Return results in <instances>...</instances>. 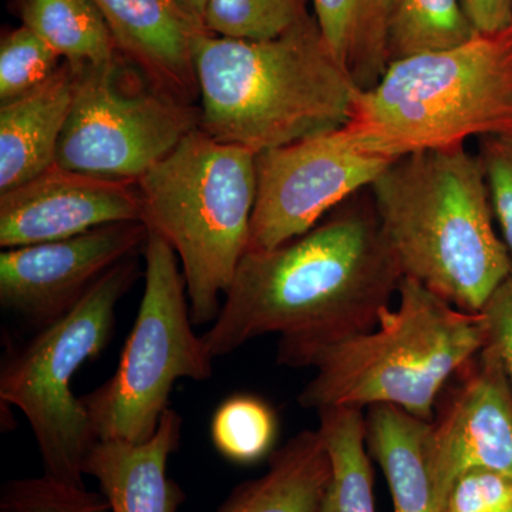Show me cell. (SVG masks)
I'll return each instance as SVG.
<instances>
[{
    "mask_svg": "<svg viewBox=\"0 0 512 512\" xmlns=\"http://www.w3.org/2000/svg\"><path fill=\"white\" fill-rule=\"evenodd\" d=\"M485 343L500 359L512 389V269L480 311Z\"/></svg>",
    "mask_w": 512,
    "mask_h": 512,
    "instance_id": "cell-29",
    "label": "cell"
},
{
    "mask_svg": "<svg viewBox=\"0 0 512 512\" xmlns=\"http://www.w3.org/2000/svg\"><path fill=\"white\" fill-rule=\"evenodd\" d=\"M23 26L63 57L74 72L109 69L120 52L93 0H20Z\"/></svg>",
    "mask_w": 512,
    "mask_h": 512,
    "instance_id": "cell-20",
    "label": "cell"
},
{
    "mask_svg": "<svg viewBox=\"0 0 512 512\" xmlns=\"http://www.w3.org/2000/svg\"><path fill=\"white\" fill-rule=\"evenodd\" d=\"M256 153L192 131L137 181L141 222L183 266L194 325L215 322L247 252L256 197Z\"/></svg>",
    "mask_w": 512,
    "mask_h": 512,
    "instance_id": "cell-6",
    "label": "cell"
},
{
    "mask_svg": "<svg viewBox=\"0 0 512 512\" xmlns=\"http://www.w3.org/2000/svg\"><path fill=\"white\" fill-rule=\"evenodd\" d=\"M315 20L330 52L360 90L379 82L389 66L390 0H312Z\"/></svg>",
    "mask_w": 512,
    "mask_h": 512,
    "instance_id": "cell-19",
    "label": "cell"
},
{
    "mask_svg": "<svg viewBox=\"0 0 512 512\" xmlns=\"http://www.w3.org/2000/svg\"><path fill=\"white\" fill-rule=\"evenodd\" d=\"M397 296V308L386 309L375 329L305 360L316 375L298 396L303 409L389 404L433 421L444 387L484 348L483 318L412 279H402Z\"/></svg>",
    "mask_w": 512,
    "mask_h": 512,
    "instance_id": "cell-4",
    "label": "cell"
},
{
    "mask_svg": "<svg viewBox=\"0 0 512 512\" xmlns=\"http://www.w3.org/2000/svg\"><path fill=\"white\" fill-rule=\"evenodd\" d=\"M429 466L437 512L467 471L490 470L512 478V389L487 343L451 377L437 400Z\"/></svg>",
    "mask_w": 512,
    "mask_h": 512,
    "instance_id": "cell-11",
    "label": "cell"
},
{
    "mask_svg": "<svg viewBox=\"0 0 512 512\" xmlns=\"http://www.w3.org/2000/svg\"><path fill=\"white\" fill-rule=\"evenodd\" d=\"M500 512H512V504L510 505V507L504 508V510Z\"/></svg>",
    "mask_w": 512,
    "mask_h": 512,
    "instance_id": "cell-32",
    "label": "cell"
},
{
    "mask_svg": "<svg viewBox=\"0 0 512 512\" xmlns=\"http://www.w3.org/2000/svg\"><path fill=\"white\" fill-rule=\"evenodd\" d=\"M477 156L483 165L494 220L512 255V136L481 138Z\"/></svg>",
    "mask_w": 512,
    "mask_h": 512,
    "instance_id": "cell-27",
    "label": "cell"
},
{
    "mask_svg": "<svg viewBox=\"0 0 512 512\" xmlns=\"http://www.w3.org/2000/svg\"><path fill=\"white\" fill-rule=\"evenodd\" d=\"M192 56L201 130L256 154L343 126L359 90L309 16L271 40L202 32Z\"/></svg>",
    "mask_w": 512,
    "mask_h": 512,
    "instance_id": "cell-3",
    "label": "cell"
},
{
    "mask_svg": "<svg viewBox=\"0 0 512 512\" xmlns=\"http://www.w3.org/2000/svg\"><path fill=\"white\" fill-rule=\"evenodd\" d=\"M402 279L372 197L356 194L301 237L245 252L202 339L215 359L276 333L279 365L302 367L316 350L375 329Z\"/></svg>",
    "mask_w": 512,
    "mask_h": 512,
    "instance_id": "cell-1",
    "label": "cell"
},
{
    "mask_svg": "<svg viewBox=\"0 0 512 512\" xmlns=\"http://www.w3.org/2000/svg\"><path fill=\"white\" fill-rule=\"evenodd\" d=\"M512 504V478L471 470L457 478L440 512H500Z\"/></svg>",
    "mask_w": 512,
    "mask_h": 512,
    "instance_id": "cell-28",
    "label": "cell"
},
{
    "mask_svg": "<svg viewBox=\"0 0 512 512\" xmlns=\"http://www.w3.org/2000/svg\"><path fill=\"white\" fill-rule=\"evenodd\" d=\"M366 447L382 467L394 512H437L429 466L431 421L399 407L367 409Z\"/></svg>",
    "mask_w": 512,
    "mask_h": 512,
    "instance_id": "cell-18",
    "label": "cell"
},
{
    "mask_svg": "<svg viewBox=\"0 0 512 512\" xmlns=\"http://www.w3.org/2000/svg\"><path fill=\"white\" fill-rule=\"evenodd\" d=\"M306 18L305 0H208L204 26L229 39L271 40Z\"/></svg>",
    "mask_w": 512,
    "mask_h": 512,
    "instance_id": "cell-24",
    "label": "cell"
},
{
    "mask_svg": "<svg viewBox=\"0 0 512 512\" xmlns=\"http://www.w3.org/2000/svg\"><path fill=\"white\" fill-rule=\"evenodd\" d=\"M316 413L332 464L319 512H376L365 412L357 407H326Z\"/></svg>",
    "mask_w": 512,
    "mask_h": 512,
    "instance_id": "cell-21",
    "label": "cell"
},
{
    "mask_svg": "<svg viewBox=\"0 0 512 512\" xmlns=\"http://www.w3.org/2000/svg\"><path fill=\"white\" fill-rule=\"evenodd\" d=\"M330 477L319 431L302 430L271 454L264 476L239 484L217 512H319Z\"/></svg>",
    "mask_w": 512,
    "mask_h": 512,
    "instance_id": "cell-17",
    "label": "cell"
},
{
    "mask_svg": "<svg viewBox=\"0 0 512 512\" xmlns=\"http://www.w3.org/2000/svg\"><path fill=\"white\" fill-rule=\"evenodd\" d=\"M345 124L256 154L247 251L281 247L363 190L393 164Z\"/></svg>",
    "mask_w": 512,
    "mask_h": 512,
    "instance_id": "cell-10",
    "label": "cell"
},
{
    "mask_svg": "<svg viewBox=\"0 0 512 512\" xmlns=\"http://www.w3.org/2000/svg\"><path fill=\"white\" fill-rule=\"evenodd\" d=\"M124 57L109 69L76 73L72 109L56 165L107 180L137 183L200 128V110L161 92L120 80Z\"/></svg>",
    "mask_w": 512,
    "mask_h": 512,
    "instance_id": "cell-9",
    "label": "cell"
},
{
    "mask_svg": "<svg viewBox=\"0 0 512 512\" xmlns=\"http://www.w3.org/2000/svg\"><path fill=\"white\" fill-rule=\"evenodd\" d=\"M120 55L161 92L192 103L198 97L192 43L207 32L177 0H93Z\"/></svg>",
    "mask_w": 512,
    "mask_h": 512,
    "instance_id": "cell-14",
    "label": "cell"
},
{
    "mask_svg": "<svg viewBox=\"0 0 512 512\" xmlns=\"http://www.w3.org/2000/svg\"><path fill=\"white\" fill-rule=\"evenodd\" d=\"M177 2L190 13L192 18L197 19L198 22L204 25V16L205 10H207L208 0H177Z\"/></svg>",
    "mask_w": 512,
    "mask_h": 512,
    "instance_id": "cell-31",
    "label": "cell"
},
{
    "mask_svg": "<svg viewBox=\"0 0 512 512\" xmlns=\"http://www.w3.org/2000/svg\"><path fill=\"white\" fill-rule=\"evenodd\" d=\"M369 192L403 278L461 311L480 312L512 269L480 158L466 146L409 154Z\"/></svg>",
    "mask_w": 512,
    "mask_h": 512,
    "instance_id": "cell-2",
    "label": "cell"
},
{
    "mask_svg": "<svg viewBox=\"0 0 512 512\" xmlns=\"http://www.w3.org/2000/svg\"><path fill=\"white\" fill-rule=\"evenodd\" d=\"M140 276L136 256L111 268L82 301L8 353L0 369V399L25 414L45 476L86 487L83 466L97 439L72 392L77 370L109 345L116 306Z\"/></svg>",
    "mask_w": 512,
    "mask_h": 512,
    "instance_id": "cell-7",
    "label": "cell"
},
{
    "mask_svg": "<svg viewBox=\"0 0 512 512\" xmlns=\"http://www.w3.org/2000/svg\"><path fill=\"white\" fill-rule=\"evenodd\" d=\"M141 221L136 183L53 165L0 192V247H29L76 237L101 225Z\"/></svg>",
    "mask_w": 512,
    "mask_h": 512,
    "instance_id": "cell-13",
    "label": "cell"
},
{
    "mask_svg": "<svg viewBox=\"0 0 512 512\" xmlns=\"http://www.w3.org/2000/svg\"><path fill=\"white\" fill-rule=\"evenodd\" d=\"M476 35L461 0H390L386 26L390 63L464 45Z\"/></svg>",
    "mask_w": 512,
    "mask_h": 512,
    "instance_id": "cell-22",
    "label": "cell"
},
{
    "mask_svg": "<svg viewBox=\"0 0 512 512\" xmlns=\"http://www.w3.org/2000/svg\"><path fill=\"white\" fill-rule=\"evenodd\" d=\"M276 433L278 420L272 407L248 394L229 397L212 417V443L232 463L254 464L271 456Z\"/></svg>",
    "mask_w": 512,
    "mask_h": 512,
    "instance_id": "cell-23",
    "label": "cell"
},
{
    "mask_svg": "<svg viewBox=\"0 0 512 512\" xmlns=\"http://www.w3.org/2000/svg\"><path fill=\"white\" fill-rule=\"evenodd\" d=\"M60 57L36 33L20 26L0 43V100L8 101L36 89L59 70Z\"/></svg>",
    "mask_w": 512,
    "mask_h": 512,
    "instance_id": "cell-25",
    "label": "cell"
},
{
    "mask_svg": "<svg viewBox=\"0 0 512 512\" xmlns=\"http://www.w3.org/2000/svg\"><path fill=\"white\" fill-rule=\"evenodd\" d=\"M345 126L392 160L512 136V26L394 60L379 82L357 90Z\"/></svg>",
    "mask_w": 512,
    "mask_h": 512,
    "instance_id": "cell-5",
    "label": "cell"
},
{
    "mask_svg": "<svg viewBox=\"0 0 512 512\" xmlns=\"http://www.w3.org/2000/svg\"><path fill=\"white\" fill-rule=\"evenodd\" d=\"M141 221L101 225L76 237L3 249L0 305L37 330L72 311L111 268L143 251Z\"/></svg>",
    "mask_w": 512,
    "mask_h": 512,
    "instance_id": "cell-12",
    "label": "cell"
},
{
    "mask_svg": "<svg viewBox=\"0 0 512 512\" xmlns=\"http://www.w3.org/2000/svg\"><path fill=\"white\" fill-rule=\"evenodd\" d=\"M477 33L503 32L512 26V0H461Z\"/></svg>",
    "mask_w": 512,
    "mask_h": 512,
    "instance_id": "cell-30",
    "label": "cell"
},
{
    "mask_svg": "<svg viewBox=\"0 0 512 512\" xmlns=\"http://www.w3.org/2000/svg\"><path fill=\"white\" fill-rule=\"evenodd\" d=\"M0 511L110 512V504L103 493L43 476L6 483L0 495Z\"/></svg>",
    "mask_w": 512,
    "mask_h": 512,
    "instance_id": "cell-26",
    "label": "cell"
},
{
    "mask_svg": "<svg viewBox=\"0 0 512 512\" xmlns=\"http://www.w3.org/2000/svg\"><path fill=\"white\" fill-rule=\"evenodd\" d=\"M143 252L144 295L116 373L79 397L97 440L146 443L168 409L174 383L184 377L202 382L212 376L214 356L192 330L187 284L177 254L153 231H148Z\"/></svg>",
    "mask_w": 512,
    "mask_h": 512,
    "instance_id": "cell-8",
    "label": "cell"
},
{
    "mask_svg": "<svg viewBox=\"0 0 512 512\" xmlns=\"http://www.w3.org/2000/svg\"><path fill=\"white\" fill-rule=\"evenodd\" d=\"M74 89L76 73L63 62L47 82L0 103V192L28 183L56 164Z\"/></svg>",
    "mask_w": 512,
    "mask_h": 512,
    "instance_id": "cell-16",
    "label": "cell"
},
{
    "mask_svg": "<svg viewBox=\"0 0 512 512\" xmlns=\"http://www.w3.org/2000/svg\"><path fill=\"white\" fill-rule=\"evenodd\" d=\"M183 419L167 409L146 443L97 440L83 473L99 481L110 512H177L185 495L167 476V463L181 440Z\"/></svg>",
    "mask_w": 512,
    "mask_h": 512,
    "instance_id": "cell-15",
    "label": "cell"
}]
</instances>
